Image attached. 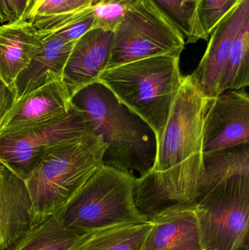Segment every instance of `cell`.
I'll use <instances>...</instances> for the list:
<instances>
[{"label":"cell","mask_w":249,"mask_h":250,"mask_svg":"<svg viewBox=\"0 0 249 250\" xmlns=\"http://www.w3.org/2000/svg\"><path fill=\"white\" fill-rule=\"evenodd\" d=\"M211 100L191 76L182 83L166 126L156 141L153 166L134 182V201L148 220L169 206L193 204L205 173L204 119Z\"/></svg>","instance_id":"cell-1"},{"label":"cell","mask_w":249,"mask_h":250,"mask_svg":"<svg viewBox=\"0 0 249 250\" xmlns=\"http://www.w3.org/2000/svg\"><path fill=\"white\" fill-rule=\"evenodd\" d=\"M196 200L208 250H241L248 243L249 144L204 155Z\"/></svg>","instance_id":"cell-2"},{"label":"cell","mask_w":249,"mask_h":250,"mask_svg":"<svg viewBox=\"0 0 249 250\" xmlns=\"http://www.w3.org/2000/svg\"><path fill=\"white\" fill-rule=\"evenodd\" d=\"M83 113L96 135L108 145L103 165L136 177L153 166L156 141L150 126L121 104L100 82L82 88L70 99Z\"/></svg>","instance_id":"cell-3"},{"label":"cell","mask_w":249,"mask_h":250,"mask_svg":"<svg viewBox=\"0 0 249 250\" xmlns=\"http://www.w3.org/2000/svg\"><path fill=\"white\" fill-rule=\"evenodd\" d=\"M108 145L88 134L48 151L24 181L33 207L32 227L62 208L103 166Z\"/></svg>","instance_id":"cell-4"},{"label":"cell","mask_w":249,"mask_h":250,"mask_svg":"<svg viewBox=\"0 0 249 250\" xmlns=\"http://www.w3.org/2000/svg\"><path fill=\"white\" fill-rule=\"evenodd\" d=\"M180 57L143 59L104 70L97 82L138 116L159 139L183 81Z\"/></svg>","instance_id":"cell-5"},{"label":"cell","mask_w":249,"mask_h":250,"mask_svg":"<svg viewBox=\"0 0 249 250\" xmlns=\"http://www.w3.org/2000/svg\"><path fill=\"white\" fill-rule=\"evenodd\" d=\"M135 179L103 165L55 214L66 227L88 233L149 221L134 201Z\"/></svg>","instance_id":"cell-6"},{"label":"cell","mask_w":249,"mask_h":250,"mask_svg":"<svg viewBox=\"0 0 249 250\" xmlns=\"http://www.w3.org/2000/svg\"><path fill=\"white\" fill-rule=\"evenodd\" d=\"M185 45L183 34L152 0H137L114 31L107 69L158 56L180 57Z\"/></svg>","instance_id":"cell-7"},{"label":"cell","mask_w":249,"mask_h":250,"mask_svg":"<svg viewBox=\"0 0 249 250\" xmlns=\"http://www.w3.org/2000/svg\"><path fill=\"white\" fill-rule=\"evenodd\" d=\"M92 133L95 132L87 117L72 105L68 112L57 118L1 131L0 164L25 181L48 151Z\"/></svg>","instance_id":"cell-8"},{"label":"cell","mask_w":249,"mask_h":250,"mask_svg":"<svg viewBox=\"0 0 249 250\" xmlns=\"http://www.w3.org/2000/svg\"><path fill=\"white\" fill-rule=\"evenodd\" d=\"M249 97L228 90L211 100L204 119V155L249 144Z\"/></svg>","instance_id":"cell-9"},{"label":"cell","mask_w":249,"mask_h":250,"mask_svg":"<svg viewBox=\"0 0 249 250\" xmlns=\"http://www.w3.org/2000/svg\"><path fill=\"white\" fill-rule=\"evenodd\" d=\"M197 203L169 206L150 220L142 250H208Z\"/></svg>","instance_id":"cell-10"},{"label":"cell","mask_w":249,"mask_h":250,"mask_svg":"<svg viewBox=\"0 0 249 250\" xmlns=\"http://www.w3.org/2000/svg\"><path fill=\"white\" fill-rule=\"evenodd\" d=\"M249 20V0H242L217 25L209 38L203 58L191 76L205 98L220 95L221 79L243 25Z\"/></svg>","instance_id":"cell-11"},{"label":"cell","mask_w":249,"mask_h":250,"mask_svg":"<svg viewBox=\"0 0 249 250\" xmlns=\"http://www.w3.org/2000/svg\"><path fill=\"white\" fill-rule=\"evenodd\" d=\"M114 32L99 28L86 32L74 43L61 82L70 97L98 81L111 58Z\"/></svg>","instance_id":"cell-12"},{"label":"cell","mask_w":249,"mask_h":250,"mask_svg":"<svg viewBox=\"0 0 249 250\" xmlns=\"http://www.w3.org/2000/svg\"><path fill=\"white\" fill-rule=\"evenodd\" d=\"M33 207L24 180L0 164V250H8L32 228Z\"/></svg>","instance_id":"cell-13"},{"label":"cell","mask_w":249,"mask_h":250,"mask_svg":"<svg viewBox=\"0 0 249 250\" xmlns=\"http://www.w3.org/2000/svg\"><path fill=\"white\" fill-rule=\"evenodd\" d=\"M43 48L38 29L29 21L0 26V77L14 90L15 81Z\"/></svg>","instance_id":"cell-14"},{"label":"cell","mask_w":249,"mask_h":250,"mask_svg":"<svg viewBox=\"0 0 249 250\" xmlns=\"http://www.w3.org/2000/svg\"><path fill=\"white\" fill-rule=\"evenodd\" d=\"M70 99L68 90L61 81L45 85L16 101L0 132L60 117L71 108Z\"/></svg>","instance_id":"cell-15"},{"label":"cell","mask_w":249,"mask_h":250,"mask_svg":"<svg viewBox=\"0 0 249 250\" xmlns=\"http://www.w3.org/2000/svg\"><path fill=\"white\" fill-rule=\"evenodd\" d=\"M42 42V49L15 81L16 101L45 85L62 80L64 67L76 42H65L58 38Z\"/></svg>","instance_id":"cell-16"},{"label":"cell","mask_w":249,"mask_h":250,"mask_svg":"<svg viewBox=\"0 0 249 250\" xmlns=\"http://www.w3.org/2000/svg\"><path fill=\"white\" fill-rule=\"evenodd\" d=\"M87 234L66 227L54 214L33 226L8 250H72Z\"/></svg>","instance_id":"cell-17"},{"label":"cell","mask_w":249,"mask_h":250,"mask_svg":"<svg viewBox=\"0 0 249 250\" xmlns=\"http://www.w3.org/2000/svg\"><path fill=\"white\" fill-rule=\"evenodd\" d=\"M150 229L149 221L107 228L89 233L72 250H142Z\"/></svg>","instance_id":"cell-18"},{"label":"cell","mask_w":249,"mask_h":250,"mask_svg":"<svg viewBox=\"0 0 249 250\" xmlns=\"http://www.w3.org/2000/svg\"><path fill=\"white\" fill-rule=\"evenodd\" d=\"M249 85V20L238 32L221 79L220 95L228 90H242Z\"/></svg>","instance_id":"cell-19"},{"label":"cell","mask_w":249,"mask_h":250,"mask_svg":"<svg viewBox=\"0 0 249 250\" xmlns=\"http://www.w3.org/2000/svg\"><path fill=\"white\" fill-rule=\"evenodd\" d=\"M242 0H197L193 17L192 27L187 43L200 40L208 41L222 19Z\"/></svg>","instance_id":"cell-20"},{"label":"cell","mask_w":249,"mask_h":250,"mask_svg":"<svg viewBox=\"0 0 249 250\" xmlns=\"http://www.w3.org/2000/svg\"><path fill=\"white\" fill-rule=\"evenodd\" d=\"M137 0H95L91 7L95 18L94 28L115 30L127 10Z\"/></svg>","instance_id":"cell-21"},{"label":"cell","mask_w":249,"mask_h":250,"mask_svg":"<svg viewBox=\"0 0 249 250\" xmlns=\"http://www.w3.org/2000/svg\"><path fill=\"white\" fill-rule=\"evenodd\" d=\"M197 0H152L188 40L192 33L193 17Z\"/></svg>","instance_id":"cell-22"},{"label":"cell","mask_w":249,"mask_h":250,"mask_svg":"<svg viewBox=\"0 0 249 250\" xmlns=\"http://www.w3.org/2000/svg\"><path fill=\"white\" fill-rule=\"evenodd\" d=\"M95 1V0H67L61 11L56 16L29 22L32 23V24L37 29H40L43 28L44 26H47L50 23H54V22L57 21L59 20L62 18L89 8L93 5Z\"/></svg>","instance_id":"cell-23"},{"label":"cell","mask_w":249,"mask_h":250,"mask_svg":"<svg viewBox=\"0 0 249 250\" xmlns=\"http://www.w3.org/2000/svg\"><path fill=\"white\" fill-rule=\"evenodd\" d=\"M67 0H40L29 15V21L46 19L58 14Z\"/></svg>","instance_id":"cell-24"},{"label":"cell","mask_w":249,"mask_h":250,"mask_svg":"<svg viewBox=\"0 0 249 250\" xmlns=\"http://www.w3.org/2000/svg\"><path fill=\"white\" fill-rule=\"evenodd\" d=\"M16 103L15 91L7 86L0 77V129Z\"/></svg>","instance_id":"cell-25"},{"label":"cell","mask_w":249,"mask_h":250,"mask_svg":"<svg viewBox=\"0 0 249 250\" xmlns=\"http://www.w3.org/2000/svg\"><path fill=\"white\" fill-rule=\"evenodd\" d=\"M27 4L28 0H4L7 22L11 23L16 21L22 20Z\"/></svg>","instance_id":"cell-26"},{"label":"cell","mask_w":249,"mask_h":250,"mask_svg":"<svg viewBox=\"0 0 249 250\" xmlns=\"http://www.w3.org/2000/svg\"><path fill=\"white\" fill-rule=\"evenodd\" d=\"M39 1H40V0H28L27 7H26V11H25V14L22 20H27L29 15L31 14L32 10H33L35 6L38 4V3L39 2Z\"/></svg>","instance_id":"cell-27"},{"label":"cell","mask_w":249,"mask_h":250,"mask_svg":"<svg viewBox=\"0 0 249 250\" xmlns=\"http://www.w3.org/2000/svg\"><path fill=\"white\" fill-rule=\"evenodd\" d=\"M7 22V13H6L4 0H0V23Z\"/></svg>","instance_id":"cell-28"}]
</instances>
